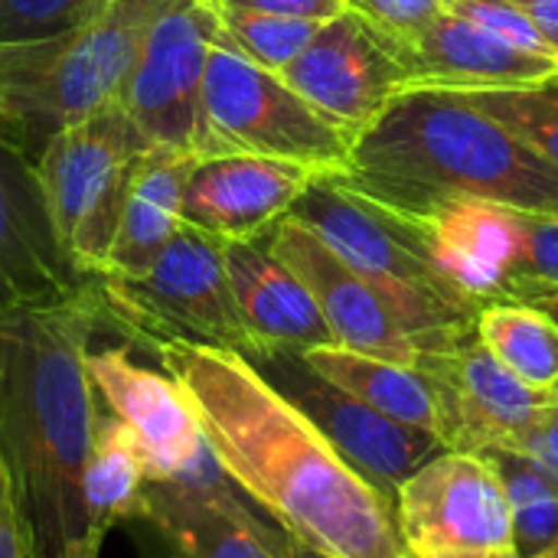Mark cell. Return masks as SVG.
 <instances>
[{
    "label": "cell",
    "mask_w": 558,
    "mask_h": 558,
    "mask_svg": "<svg viewBox=\"0 0 558 558\" xmlns=\"http://www.w3.org/2000/svg\"><path fill=\"white\" fill-rule=\"evenodd\" d=\"M150 353L190 396L219 464L288 536L333 558H412L396 500L245 356L199 343H157Z\"/></svg>",
    "instance_id": "obj_1"
},
{
    "label": "cell",
    "mask_w": 558,
    "mask_h": 558,
    "mask_svg": "<svg viewBox=\"0 0 558 558\" xmlns=\"http://www.w3.org/2000/svg\"><path fill=\"white\" fill-rule=\"evenodd\" d=\"M105 330L95 281L85 294L0 314V458L33 558H82L101 536L85 510V464L98 392L85 356Z\"/></svg>",
    "instance_id": "obj_2"
},
{
    "label": "cell",
    "mask_w": 558,
    "mask_h": 558,
    "mask_svg": "<svg viewBox=\"0 0 558 558\" xmlns=\"http://www.w3.org/2000/svg\"><path fill=\"white\" fill-rule=\"evenodd\" d=\"M333 177L392 216L461 196L558 213V167L451 88L399 92Z\"/></svg>",
    "instance_id": "obj_3"
},
{
    "label": "cell",
    "mask_w": 558,
    "mask_h": 558,
    "mask_svg": "<svg viewBox=\"0 0 558 558\" xmlns=\"http://www.w3.org/2000/svg\"><path fill=\"white\" fill-rule=\"evenodd\" d=\"M173 0H108L62 33L0 46V128L26 154L52 134L114 105L157 16Z\"/></svg>",
    "instance_id": "obj_4"
},
{
    "label": "cell",
    "mask_w": 558,
    "mask_h": 558,
    "mask_svg": "<svg viewBox=\"0 0 558 558\" xmlns=\"http://www.w3.org/2000/svg\"><path fill=\"white\" fill-rule=\"evenodd\" d=\"M291 216L379 294L418 353H451L477 337L481 304L435 268L409 222L389 209L347 190L333 173H317Z\"/></svg>",
    "instance_id": "obj_5"
},
{
    "label": "cell",
    "mask_w": 558,
    "mask_h": 558,
    "mask_svg": "<svg viewBox=\"0 0 558 558\" xmlns=\"http://www.w3.org/2000/svg\"><path fill=\"white\" fill-rule=\"evenodd\" d=\"M95 301L105 330L144 350L199 343L242 353L248 347L226 275V242L190 222L141 275H98Z\"/></svg>",
    "instance_id": "obj_6"
},
{
    "label": "cell",
    "mask_w": 558,
    "mask_h": 558,
    "mask_svg": "<svg viewBox=\"0 0 558 558\" xmlns=\"http://www.w3.org/2000/svg\"><path fill=\"white\" fill-rule=\"evenodd\" d=\"M144 147L150 144H144L128 111L114 101L62 128L36 154V177L52 229L72 265L88 278H98L108 265L131 173Z\"/></svg>",
    "instance_id": "obj_7"
},
{
    "label": "cell",
    "mask_w": 558,
    "mask_h": 558,
    "mask_svg": "<svg viewBox=\"0 0 558 558\" xmlns=\"http://www.w3.org/2000/svg\"><path fill=\"white\" fill-rule=\"evenodd\" d=\"M206 157L255 154L317 173H340L353 137L317 114L278 72H268L216 39L203 78Z\"/></svg>",
    "instance_id": "obj_8"
},
{
    "label": "cell",
    "mask_w": 558,
    "mask_h": 558,
    "mask_svg": "<svg viewBox=\"0 0 558 558\" xmlns=\"http://www.w3.org/2000/svg\"><path fill=\"white\" fill-rule=\"evenodd\" d=\"M239 356H245V363L281 399H288L360 474H366L392 500L412 474L448 451L438 435L392 422L320 376L301 350L245 347Z\"/></svg>",
    "instance_id": "obj_9"
},
{
    "label": "cell",
    "mask_w": 558,
    "mask_h": 558,
    "mask_svg": "<svg viewBox=\"0 0 558 558\" xmlns=\"http://www.w3.org/2000/svg\"><path fill=\"white\" fill-rule=\"evenodd\" d=\"M163 558H291V536L229 477L209 441L170 481H147L137 517Z\"/></svg>",
    "instance_id": "obj_10"
},
{
    "label": "cell",
    "mask_w": 558,
    "mask_h": 558,
    "mask_svg": "<svg viewBox=\"0 0 558 558\" xmlns=\"http://www.w3.org/2000/svg\"><path fill=\"white\" fill-rule=\"evenodd\" d=\"M216 29L209 0H173L150 26L118 98L144 144L206 157L203 78Z\"/></svg>",
    "instance_id": "obj_11"
},
{
    "label": "cell",
    "mask_w": 558,
    "mask_h": 558,
    "mask_svg": "<svg viewBox=\"0 0 558 558\" xmlns=\"http://www.w3.org/2000/svg\"><path fill=\"white\" fill-rule=\"evenodd\" d=\"M278 75L350 137L366 131L399 92L412 88L399 43L353 10L327 20Z\"/></svg>",
    "instance_id": "obj_12"
},
{
    "label": "cell",
    "mask_w": 558,
    "mask_h": 558,
    "mask_svg": "<svg viewBox=\"0 0 558 558\" xmlns=\"http://www.w3.org/2000/svg\"><path fill=\"white\" fill-rule=\"evenodd\" d=\"M409 553L418 549H513V517L500 477L471 451H441L396 497Z\"/></svg>",
    "instance_id": "obj_13"
},
{
    "label": "cell",
    "mask_w": 558,
    "mask_h": 558,
    "mask_svg": "<svg viewBox=\"0 0 558 558\" xmlns=\"http://www.w3.org/2000/svg\"><path fill=\"white\" fill-rule=\"evenodd\" d=\"M92 281L52 229L36 160L0 128V314L72 301Z\"/></svg>",
    "instance_id": "obj_14"
},
{
    "label": "cell",
    "mask_w": 558,
    "mask_h": 558,
    "mask_svg": "<svg viewBox=\"0 0 558 558\" xmlns=\"http://www.w3.org/2000/svg\"><path fill=\"white\" fill-rule=\"evenodd\" d=\"M399 219L409 222L435 268L471 301L484 307L517 298L530 209L461 196Z\"/></svg>",
    "instance_id": "obj_15"
},
{
    "label": "cell",
    "mask_w": 558,
    "mask_h": 558,
    "mask_svg": "<svg viewBox=\"0 0 558 558\" xmlns=\"http://www.w3.org/2000/svg\"><path fill=\"white\" fill-rule=\"evenodd\" d=\"M268 242L275 255L307 284L337 347L376 360L418 366L422 360L418 347L396 324V317L379 301V294L333 248H327L301 219H294L291 213L281 216L268 229Z\"/></svg>",
    "instance_id": "obj_16"
},
{
    "label": "cell",
    "mask_w": 558,
    "mask_h": 558,
    "mask_svg": "<svg viewBox=\"0 0 558 558\" xmlns=\"http://www.w3.org/2000/svg\"><path fill=\"white\" fill-rule=\"evenodd\" d=\"M85 366L101 409L134 432L147 481L177 477L206 441L199 415L180 383L170 373L134 363L124 347L88 350Z\"/></svg>",
    "instance_id": "obj_17"
},
{
    "label": "cell",
    "mask_w": 558,
    "mask_h": 558,
    "mask_svg": "<svg viewBox=\"0 0 558 558\" xmlns=\"http://www.w3.org/2000/svg\"><path fill=\"white\" fill-rule=\"evenodd\" d=\"M418 369L441 389L451 451L510 445L558 396L517 379L477 337L451 353H422Z\"/></svg>",
    "instance_id": "obj_18"
},
{
    "label": "cell",
    "mask_w": 558,
    "mask_h": 558,
    "mask_svg": "<svg viewBox=\"0 0 558 558\" xmlns=\"http://www.w3.org/2000/svg\"><path fill=\"white\" fill-rule=\"evenodd\" d=\"M314 177L317 170L275 157H196L183 193V222L213 232L222 242L255 239L291 213Z\"/></svg>",
    "instance_id": "obj_19"
},
{
    "label": "cell",
    "mask_w": 558,
    "mask_h": 558,
    "mask_svg": "<svg viewBox=\"0 0 558 558\" xmlns=\"http://www.w3.org/2000/svg\"><path fill=\"white\" fill-rule=\"evenodd\" d=\"M412 88H526L558 78L556 56L526 52L454 10L432 20L422 33L399 43Z\"/></svg>",
    "instance_id": "obj_20"
},
{
    "label": "cell",
    "mask_w": 558,
    "mask_h": 558,
    "mask_svg": "<svg viewBox=\"0 0 558 558\" xmlns=\"http://www.w3.org/2000/svg\"><path fill=\"white\" fill-rule=\"evenodd\" d=\"M226 275L248 347H337L307 284L275 255L268 232L226 242Z\"/></svg>",
    "instance_id": "obj_21"
},
{
    "label": "cell",
    "mask_w": 558,
    "mask_h": 558,
    "mask_svg": "<svg viewBox=\"0 0 558 558\" xmlns=\"http://www.w3.org/2000/svg\"><path fill=\"white\" fill-rule=\"evenodd\" d=\"M193 160L196 154L177 147H144L101 275H141L167 248L183 226V193Z\"/></svg>",
    "instance_id": "obj_22"
},
{
    "label": "cell",
    "mask_w": 558,
    "mask_h": 558,
    "mask_svg": "<svg viewBox=\"0 0 558 558\" xmlns=\"http://www.w3.org/2000/svg\"><path fill=\"white\" fill-rule=\"evenodd\" d=\"M304 356L320 376H327L330 383H337L340 389H347L379 415L402 422L409 428L432 432L448 445L445 399L438 383L425 369L363 356L343 347H317L307 350Z\"/></svg>",
    "instance_id": "obj_23"
},
{
    "label": "cell",
    "mask_w": 558,
    "mask_h": 558,
    "mask_svg": "<svg viewBox=\"0 0 558 558\" xmlns=\"http://www.w3.org/2000/svg\"><path fill=\"white\" fill-rule=\"evenodd\" d=\"M147 484L144 454L134 432L111 412H98L88 464H85V510L92 530L105 539L114 526L131 523Z\"/></svg>",
    "instance_id": "obj_24"
},
{
    "label": "cell",
    "mask_w": 558,
    "mask_h": 558,
    "mask_svg": "<svg viewBox=\"0 0 558 558\" xmlns=\"http://www.w3.org/2000/svg\"><path fill=\"white\" fill-rule=\"evenodd\" d=\"M477 340L526 386L558 392V320L549 311L513 301L484 304Z\"/></svg>",
    "instance_id": "obj_25"
},
{
    "label": "cell",
    "mask_w": 558,
    "mask_h": 558,
    "mask_svg": "<svg viewBox=\"0 0 558 558\" xmlns=\"http://www.w3.org/2000/svg\"><path fill=\"white\" fill-rule=\"evenodd\" d=\"M494 474L510 504L513 517V553L520 558H539L558 543V481L530 454L490 445L477 451Z\"/></svg>",
    "instance_id": "obj_26"
},
{
    "label": "cell",
    "mask_w": 558,
    "mask_h": 558,
    "mask_svg": "<svg viewBox=\"0 0 558 558\" xmlns=\"http://www.w3.org/2000/svg\"><path fill=\"white\" fill-rule=\"evenodd\" d=\"M209 3H213L216 26H219L216 39L268 72H281L284 65H291L304 52V46L317 36V29L324 26L314 20H294V16L262 13V10L226 7L216 0H209Z\"/></svg>",
    "instance_id": "obj_27"
},
{
    "label": "cell",
    "mask_w": 558,
    "mask_h": 558,
    "mask_svg": "<svg viewBox=\"0 0 558 558\" xmlns=\"http://www.w3.org/2000/svg\"><path fill=\"white\" fill-rule=\"evenodd\" d=\"M461 95L558 167V78L526 88H477Z\"/></svg>",
    "instance_id": "obj_28"
},
{
    "label": "cell",
    "mask_w": 558,
    "mask_h": 558,
    "mask_svg": "<svg viewBox=\"0 0 558 558\" xmlns=\"http://www.w3.org/2000/svg\"><path fill=\"white\" fill-rule=\"evenodd\" d=\"M558 301V213H530L526 248L513 304L549 307Z\"/></svg>",
    "instance_id": "obj_29"
},
{
    "label": "cell",
    "mask_w": 558,
    "mask_h": 558,
    "mask_svg": "<svg viewBox=\"0 0 558 558\" xmlns=\"http://www.w3.org/2000/svg\"><path fill=\"white\" fill-rule=\"evenodd\" d=\"M108 0H0V46L26 43L78 26Z\"/></svg>",
    "instance_id": "obj_30"
},
{
    "label": "cell",
    "mask_w": 558,
    "mask_h": 558,
    "mask_svg": "<svg viewBox=\"0 0 558 558\" xmlns=\"http://www.w3.org/2000/svg\"><path fill=\"white\" fill-rule=\"evenodd\" d=\"M458 16L484 26L487 33L507 39L510 46H520L526 52H539V56H553L546 39L539 36L536 23L513 3V0H458L451 7Z\"/></svg>",
    "instance_id": "obj_31"
},
{
    "label": "cell",
    "mask_w": 558,
    "mask_h": 558,
    "mask_svg": "<svg viewBox=\"0 0 558 558\" xmlns=\"http://www.w3.org/2000/svg\"><path fill=\"white\" fill-rule=\"evenodd\" d=\"M454 3L458 0H347V10L360 13L366 23H373L396 43H405L432 20L448 13Z\"/></svg>",
    "instance_id": "obj_32"
},
{
    "label": "cell",
    "mask_w": 558,
    "mask_h": 558,
    "mask_svg": "<svg viewBox=\"0 0 558 558\" xmlns=\"http://www.w3.org/2000/svg\"><path fill=\"white\" fill-rule=\"evenodd\" d=\"M504 448L530 454L558 481V396Z\"/></svg>",
    "instance_id": "obj_33"
},
{
    "label": "cell",
    "mask_w": 558,
    "mask_h": 558,
    "mask_svg": "<svg viewBox=\"0 0 558 558\" xmlns=\"http://www.w3.org/2000/svg\"><path fill=\"white\" fill-rule=\"evenodd\" d=\"M0 558H33L29 533L23 526L20 504H16L3 458H0Z\"/></svg>",
    "instance_id": "obj_34"
},
{
    "label": "cell",
    "mask_w": 558,
    "mask_h": 558,
    "mask_svg": "<svg viewBox=\"0 0 558 558\" xmlns=\"http://www.w3.org/2000/svg\"><path fill=\"white\" fill-rule=\"evenodd\" d=\"M226 7H242V10H262V13H278V16H294V20H314L327 23L347 10V0H216Z\"/></svg>",
    "instance_id": "obj_35"
},
{
    "label": "cell",
    "mask_w": 558,
    "mask_h": 558,
    "mask_svg": "<svg viewBox=\"0 0 558 558\" xmlns=\"http://www.w3.org/2000/svg\"><path fill=\"white\" fill-rule=\"evenodd\" d=\"M539 29L549 52L558 59V0H513Z\"/></svg>",
    "instance_id": "obj_36"
},
{
    "label": "cell",
    "mask_w": 558,
    "mask_h": 558,
    "mask_svg": "<svg viewBox=\"0 0 558 558\" xmlns=\"http://www.w3.org/2000/svg\"><path fill=\"white\" fill-rule=\"evenodd\" d=\"M412 558H520L513 549H418Z\"/></svg>",
    "instance_id": "obj_37"
},
{
    "label": "cell",
    "mask_w": 558,
    "mask_h": 558,
    "mask_svg": "<svg viewBox=\"0 0 558 558\" xmlns=\"http://www.w3.org/2000/svg\"><path fill=\"white\" fill-rule=\"evenodd\" d=\"M288 546H291V558H333L320 553V549H314V546H307V543H301V539H294V536H291Z\"/></svg>",
    "instance_id": "obj_38"
},
{
    "label": "cell",
    "mask_w": 558,
    "mask_h": 558,
    "mask_svg": "<svg viewBox=\"0 0 558 558\" xmlns=\"http://www.w3.org/2000/svg\"><path fill=\"white\" fill-rule=\"evenodd\" d=\"M539 558H558V543L556 546H553V549H549V553H543V556Z\"/></svg>",
    "instance_id": "obj_39"
},
{
    "label": "cell",
    "mask_w": 558,
    "mask_h": 558,
    "mask_svg": "<svg viewBox=\"0 0 558 558\" xmlns=\"http://www.w3.org/2000/svg\"><path fill=\"white\" fill-rule=\"evenodd\" d=\"M546 311H549V314H553V317H556V320H558V301H556V304H549Z\"/></svg>",
    "instance_id": "obj_40"
},
{
    "label": "cell",
    "mask_w": 558,
    "mask_h": 558,
    "mask_svg": "<svg viewBox=\"0 0 558 558\" xmlns=\"http://www.w3.org/2000/svg\"><path fill=\"white\" fill-rule=\"evenodd\" d=\"M82 558H98V556H82Z\"/></svg>",
    "instance_id": "obj_41"
}]
</instances>
